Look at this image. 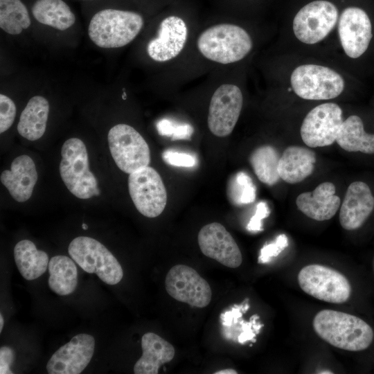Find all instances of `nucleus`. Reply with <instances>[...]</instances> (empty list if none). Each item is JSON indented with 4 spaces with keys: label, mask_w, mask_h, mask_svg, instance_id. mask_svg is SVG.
Returning <instances> with one entry per match:
<instances>
[{
    "label": "nucleus",
    "mask_w": 374,
    "mask_h": 374,
    "mask_svg": "<svg viewBox=\"0 0 374 374\" xmlns=\"http://www.w3.org/2000/svg\"><path fill=\"white\" fill-rule=\"evenodd\" d=\"M195 47L206 60L227 65L243 60L252 50L253 40L243 27L223 19L204 27L196 38Z\"/></svg>",
    "instance_id": "1"
},
{
    "label": "nucleus",
    "mask_w": 374,
    "mask_h": 374,
    "mask_svg": "<svg viewBox=\"0 0 374 374\" xmlns=\"http://www.w3.org/2000/svg\"><path fill=\"white\" fill-rule=\"evenodd\" d=\"M190 12L188 8L175 0L161 14L154 35L146 44L148 56L160 64L170 63L184 52L190 35Z\"/></svg>",
    "instance_id": "2"
},
{
    "label": "nucleus",
    "mask_w": 374,
    "mask_h": 374,
    "mask_svg": "<svg viewBox=\"0 0 374 374\" xmlns=\"http://www.w3.org/2000/svg\"><path fill=\"white\" fill-rule=\"evenodd\" d=\"M313 328L326 342L339 349L361 351L368 348L374 338L372 328L355 315L323 310L314 317Z\"/></svg>",
    "instance_id": "3"
},
{
    "label": "nucleus",
    "mask_w": 374,
    "mask_h": 374,
    "mask_svg": "<svg viewBox=\"0 0 374 374\" xmlns=\"http://www.w3.org/2000/svg\"><path fill=\"white\" fill-rule=\"evenodd\" d=\"M144 25V17L139 11L106 8L97 12L91 17L88 35L90 39L100 48H120L134 40Z\"/></svg>",
    "instance_id": "4"
},
{
    "label": "nucleus",
    "mask_w": 374,
    "mask_h": 374,
    "mask_svg": "<svg viewBox=\"0 0 374 374\" xmlns=\"http://www.w3.org/2000/svg\"><path fill=\"white\" fill-rule=\"evenodd\" d=\"M61 155L60 174L68 190L80 199L99 195L98 181L89 170L83 141L78 138L69 139L62 145Z\"/></svg>",
    "instance_id": "5"
},
{
    "label": "nucleus",
    "mask_w": 374,
    "mask_h": 374,
    "mask_svg": "<svg viewBox=\"0 0 374 374\" xmlns=\"http://www.w3.org/2000/svg\"><path fill=\"white\" fill-rule=\"evenodd\" d=\"M68 251L84 271L96 274L108 285H116L123 277L122 267L117 259L103 244L92 238H74L69 244Z\"/></svg>",
    "instance_id": "6"
},
{
    "label": "nucleus",
    "mask_w": 374,
    "mask_h": 374,
    "mask_svg": "<svg viewBox=\"0 0 374 374\" xmlns=\"http://www.w3.org/2000/svg\"><path fill=\"white\" fill-rule=\"evenodd\" d=\"M294 93L305 100H328L339 96L345 87L341 75L333 69L314 64H302L292 73Z\"/></svg>",
    "instance_id": "7"
},
{
    "label": "nucleus",
    "mask_w": 374,
    "mask_h": 374,
    "mask_svg": "<svg viewBox=\"0 0 374 374\" xmlns=\"http://www.w3.org/2000/svg\"><path fill=\"white\" fill-rule=\"evenodd\" d=\"M298 282L304 292L330 303H344L351 294V286L346 277L337 270L322 265L303 267L298 274Z\"/></svg>",
    "instance_id": "8"
},
{
    "label": "nucleus",
    "mask_w": 374,
    "mask_h": 374,
    "mask_svg": "<svg viewBox=\"0 0 374 374\" xmlns=\"http://www.w3.org/2000/svg\"><path fill=\"white\" fill-rule=\"evenodd\" d=\"M107 140L112 158L123 172L131 174L150 164L149 146L133 127L123 123L113 126Z\"/></svg>",
    "instance_id": "9"
},
{
    "label": "nucleus",
    "mask_w": 374,
    "mask_h": 374,
    "mask_svg": "<svg viewBox=\"0 0 374 374\" xmlns=\"http://www.w3.org/2000/svg\"><path fill=\"white\" fill-rule=\"evenodd\" d=\"M243 105L241 89L232 82H223L214 90L209 102L207 125L216 136L225 137L233 130Z\"/></svg>",
    "instance_id": "10"
},
{
    "label": "nucleus",
    "mask_w": 374,
    "mask_h": 374,
    "mask_svg": "<svg viewBox=\"0 0 374 374\" xmlns=\"http://www.w3.org/2000/svg\"><path fill=\"white\" fill-rule=\"evenodd\" d=\"M337 7L326 0H317L301 8L293 19V31L301 42L314 44L323 40L336 25Z\"/></svg>",
    "instance_id": "11"
},
{
    "label": "nucleus",
    "mask_w": 374,
    "mask_h": 374,
    "mask_svg": "<svg viewBox=\"0 0 374 374\" xmlns=\"http://www.w3.org/2000/svg\"><path fill=\"white\" fill-rule=\"evenodd\" d=\"M128 188L132 200L140 213L156 217L164 210L167 193L159 174L152 167L142 168L128 178Z\"/></svg>",
    "instance_id": "12"
},
{
    "label": "nucleus",
    "mask_w": 374,
    "mask_h": 374,
    "mask_svg": "<svg viewBox=\"0 0 374 374\" xmlns=\"http://www.w3.org/2000/svg\"><path fill=\"white\" fill-rule=\"evenodd\" d=\"M338 33L344 53L352 59L366 55L374 37L371 17L363 8L357 6L343 10L339 19Z\"/></svg>",
    "instance_id": "13"
},
{
    "label": "nucleus",
    "mask_w": 374,
    "mask_h": 374,
    "mask_svg": "<svg viewBox=\"0 0 374 374\" xmlns=\"http://www.w3.org/2000/svg\"><path fill=\"white\" fill-rule=\"evenodd\" d=\"M343 121L342 110L337 104H321L304 118L300 130L301 139L310 148L330 145L336 141Z\"/></svg>",
    "instance_id": "14"
},
{
    "label": "nucleus",
    "mask_w": 374,
    "mask_h": 374,
    "mask_svg": "<svg viewBox=\"0 0 374 374\" xmlns=\"http://www.w3.org/2000/svg\"><path fill=\"white\" fill-rule=\"evenodd\" d=\"M165 287L172 298L191 306L203 308L211 301L208 283L188 265L173 266L166 276Z\"/></svg>",
    "instance_id": "15"
},
{
    "label": "nucleus",
    "mask_w": 374,
    "mask_h": 374,
    "mask_svg": "<svg viewBox=\"0 0 374 374\" xmlns=\"http://www.w3.org/2000/svg\"><path fill=\"white\" fill-rule=\"evenodd\" d=\"M95 348L93 337L85 333L74 336L58 348L46 364L49 374H79L90 362Z\"/></svg>",
    "instance_id": "16"
},
{
    "label": "nucleus",
    "mask_w": 374,
    "mask_h": 374,
    "mask_svg": "<svg viewBox=\"0 0 374 374\" xmlns=\"http://www.w3.org/2000/svg\"><path fill=\"white\" fill-rule=\"evenodd\" d=\"M197 241L202 253L222 265L238 267L242 262L241 251L229 231L218 223L204 226L199 231Z\"/></svg>",
    "instance_id": "17"
},
{
    "label": "nucleus",
    "mask_w": 374,
    "mask_h": 374,
    "mask_svg": "<svg viewBox=\"0 0 374 374\" xmlns=\"http://www.w3.org/2000/svg\"><path fill=\"white\" fill-rule=\"evenodd\" d=\"M374 209V196L363 181H354L347 188L339 211V222L346 230L360 228Z\"/></svg>",
    "instance_id": "18"
},
{
    "label": "nucleus",
    "mask_w": 374,
    "mask_h": 374,
    "mask_svg": "<svg viewBox=\"0 0 374 374\" xmlns=\"http://www.w3.org/2000/svg\"><path fill=\"white\" fill-rule=\"evenodd\" d=\"M335 192V186L325 181L312 192L301 193L296 204L307 217L317 221L328 220L335 216L341 204V199Z\"/></svg>",
    "instance_id": "19"
},
{
    "label": "nucleus",
    "mask_w": 374,
    "mask_h": 374,
    "mask_svg": "<svg viewBox=\"0 0 374 374\" xmlns=\"http://www.w3.org/2000/svg\"><path fill=\"white\" fill-rule=\"evenodd\" d=\"M0 179L12 198L18 202L27 201L32 195L37 180V172L33 159L28 155L16 157L10 170L1 174Z\"/></svg>",
    "instance_id": "20"
},
{
    "label": "nucleus",
    "mask_w": 374,
    "mask_h": 374,
    "mask_svg": "<svg viewBox=\"0 0 374 374\" xmlns=\"http://www.w3.org/2000/svg\"><path fill=\"white\" fill-rule=\"evenodd\" d=\"M142 355L135 363V374H157L160 366L170 362L175 354L173 346L154 332L141 338Z\"/></svg>",
    "instance_id": "21"
},
{
    "label": "nucleus",
    "mask_w": 374,
    "mask_h": 374,
    "mask_svg": "<svg viewBox=\"0 0 374 374\" xmlns=\"http://www.w3.org/2000/svg\"><path fill=\"white\" fill-rule=\"evenodd\" d=\"M315 163L316 154L312 150L303 146H289L280 158L278 174L284 181L297 184L313 172Z\"/></svg>",
    "instance_id": "22"
},
{
    "label": "nucleus",
    "mask_w": 374,
    "mask_h": 374,
    "mask_svg": "<svg viewBox=\"0 0 374 374\" xmlns=\"http://www.w3.org/2000/svg\"><path fill=\"white\" fill-rule=\"evenodd\" d=\"M49 113L48 101L43 96H35L22 111L17 125L19 134L33 141L44 134Z\"/></svg>",
    "instance_id": "23"
},
{
    "label": "nucleus",
    "mask_w": 374,
    "mask_h": 374,
    "mask_svg": "<svg viewBox=\"0 0 374 374\" xmlns=\"http://www.w3.org/2000/svg\"><path fill=\"white\" fill-rule=\"evenodd\" d=\"M336 141L347 152L374 154V134L365 131L364 122L357 115H350L343 121Z\"/></svg>",
    "instance_id": "24"
},
{
    "label": "nucleus",
    "mask_w": 374,
    "mask_h": 374,
    "mask_svg": "<svg viewBox=\"0 0 374 374\" xmlns=\"http://www.w3.org/2000/svg\"><path fill=\"white\" fill-rule=\"evenodd\" d=\"M14 258L21 275L27 280H33L42 276L48 267V256L38 250L28 240L17 242L14 248Z\"/></svg>",
    "instance_id": "25"
},
{
    "label": "nucleus",
    "mask_w": 374,
    "mask_h": 374,
    "mask_svg": "<svg viewBox=\"0 0 374 374\" xmlns=\"http://www.w3.org/2000/svg\"><path fill=\"white\" fill-rule=\"evenodd\" d=\"M31 12L40 24L60 30L69 28L75 21L74 13L63 0H37Z\"/></svg>",
    "instance_id": "26"
},
{
    "label": "nucleus",
    "mask_w": 374,
    "mask_h": 374,
    "mask_svg": "<svg viewBox=\"0 0 374 374\" xmlns=\"http://www.w3.org/2000/svg\"><path fill=\"white\" fill-rule=\"evenodd\" d=\"M50 289L60 296L73 293L78 285L77 267L72 258L63 255L55 256L48 262Z\"/></svg>",
    "instance_id": "27"
},
{
    "label": "nucleus",
    "mask_w": 374,
    "mask_h": 374,
    "mask_svg": "<svg viewBox=\"0 0 374 374\" xmlns=\"http://www.w3.org/2000/svg\"><path fill=\"white\" fill-rule=\"evenodd\" d=\"M280 158L276 148L264 145L251 152L249 162L258 179L268 186H273L280 178L278 170Z\"/></svg>",
    "instance_id": "28"
},
{
    "label": "nucleus",
    "mask_w": 374,
    "mask_h": 374,
    "mask_svg": "<svg viewBox=\"0 0 374 374\" xmlns=\"http://www.w3.org/2000/svg\"><path fill=\"white\" fill-rule=\"evenodd\" d=\"M30 24L29 12L21 0H0V27L3 31L19 35Z\"/></svg>",
    "instance_id": "29"
},
{
    "label": "nucleus",
    "mask_w": 374,
    "mask_h": 374,
    "mask_svg": "<svg viewBox=\"0 0 374 374\" xmlns=\"http://www.w3.org/2000/svg\"><path fill=\"white\" fill-rule=\"evenodd\" d=\"M227 194L233 204L242 206L255 201L256 189L251 178L244 172L240 171L230 179Z\"/></svg>",
    "instance_id": "30"
},
{
    "label": "nucleus",
    "mask_w": 374,
    "mask_h": 374,
    "mask_svg": "<svg viewBox=\"0 0 374 374\" xmlns=\"http://www.w3.org/2000/svg\"><path fill=\"white\" fill-rule=\"evenodd\" d=\"M249 299L240 305H234L229 310L220 315V321L223 327L224 337L238 342V336L242 332L244 321L242 319V314L249 308Z\"/></svg>",
    "instance_id": "31"
},
{
    "label": "nucleus",
    "mask_w": 374,
    "mask_h": 374,
    "mask_svg": "<svg viewBox=\"0 0 374 374\" xmlns=\"http://www.w3.org/2000/svg\"><path fill=\"white\" fill-rule=\"evenodd\" d=\"M287 246V237L285 234H280L275 240L262 247L258 257V262H269L273 258L278 256Z\"/></svg>",
    "instance_id": "32"
},
{
    "label": "nucleus",
    "mask_w": 374,
    "mask_h": 374,
    "mask_svg": "<svg viewBox=\"0 0 374 374\" xmlns=\"http://www.w3.org/2000/svg\"><path fill=\"white\" fill-rule=\"evenodd\" d=\"M16 115V106L8 96L0 94V133L8 130L12 125Z\"/></svg>",
    "instance_id": "33"
},
{
    "label": "nucleus",
    "mask_w": 374,
    "mask_h": 374,
    "mask_svg": "<svg viewBox=\"0 0 374 374\" xmlns=\"http://www.w3.org/2000/svg\"><path fill=\"white\" fill-rule=\"evenodd\" d=\"M163 161L173 166L190 168L197 163L196 158L190 154L167 150L162 154Z\"/></svg>",
    "instance_id": "34"
},
{
    "label": "nucleus",
    "mask_w": 374,
    "mask_h": 374,
    "mask_svg": "<svg viewBox=\"0 0 374 374\" xmlns=\"http://www.w3.org/2000/svg\"><path fill=\"white\" fill-rule=\"evenodd\" d=\"M269 215V209L267 204L260 202L256 205L255 214L251 217L247 229L251 232H257L262 230V220Z\"/></svg>",
    "instance_id": "35"
},
{
    "label": "nucleus",
    "mask_w": 374,
    "mask_h": 374,
    "mask_svg": "<svg viewBox=\"0 0 374 374\" xmlns=\"http://www.w3.org/2000/svg\"><path fill=\"white\" fill-rule=\"evenodd\" d=\"M15 357L14 351L8 346H3L0 348V373L12 374L10 369Z\"/></svg>",
    "instance_id": "36"
},
{
    "label": "nucleus",
    "mask_w": 374,
    "mask_h": 374,
    "mask_svg": "<svg viewBox=\"0 0 374 374\" xmlns=\"http://www.w3.org/2000/svg\"><path fill=\"white\" fill-rule=\"evenodd\" d=\"M192 134L193 128L190 125L186 124L177 125L175 127L172 139H189Z\"/></svg>",
    "instance_id": "37"
},
{
    "label": "nucleus",
    "mask_w": 374,
    "mask_h": 374,
    "mask_svg": "<svg viewBox=\"0 0 374 374\" xmlns=\"http://www.w3.org/2000/svg\"><path fill=\"white\" fill-rule=\"evenodd\" d=\"M238 372L232 368H226L223 370L218 371L215 373V374H237Z\"/></svg>",
    "instance_id": "38"
},
{
    "label": "nucleus",
    "mask_w": 374,
    "mask_h": 374,
    "mask_svg": "<svg viewBox=\"0 0 374 374\" xmlns=\"http://www.w3.org/2000/svg\"><path fill=\"white\" fill-rule=\"evenodd\" d=\"M3 318L2 314H0V332H1L3 327Z\"/></svg>",
    "instance_id": "39"
},
{
    "label": "nucleus",
    "mask_w": 374,
    "mask_h": 374,
    "mask_svg": "<svg viewBox=\"0 0 374 374\" xmlns=\"http://www.w3.org/2000/svg\"><path fill=\"white\" fill-rule=\"evenodd\" d=\"M82 228L84 230H86V229H88V226H87L86 224L82 223Z\"/></svg>",
    "instance_id": "40"
},
{
    "label": "nucleus",
    "mask_w": 374,
    "mask_h": 374,
    "mask_svg": "<svg viewBox=\"0 0 374 374\" xmlns=\"http://www.w3.org/2000/svg\"><path fill=\"white\" fill-rule=\"evenodd\" d=\"M373 270H374V258H373Z\"/></svg>",
    "instance_id": "41"
}]
</instances>
